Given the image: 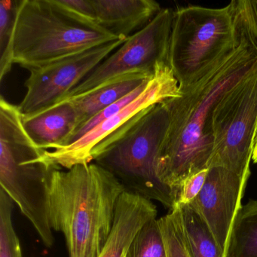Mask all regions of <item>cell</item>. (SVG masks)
<instances>
[{
    "label": "cell",
    "mask_w": 257,
    "mask_h": 257,
    "mask_svg": "<svg viewBox=\"0 0 257 257\" xmlns=\"http://www.w3.org/2000/svg\"><path fill=\"white\" fill-rule=\"evenodd\" d=\"M256 66V55L240 43L198 82L180 88L181 96L164 101L168 124L157 162L158 174L164 183L180 193L189 177L208 169L213 151L210 118L213 106Z\"/></svg>",
    "instance_id": "1"
},
{
    "label": "cell",
    "mask_w": 257,
    "mask_h": 257,
    "mask_svg": "<svg viewBox=\"0 0 257 257\" xmlns=\"http://www.w3.org/2000/svg\"><path fill=\"white\" fill-rule=\"evenodd\" d=\"M125 188L94 162L55 168L49 189V220L62 233L69 257H99L110 236Z\"/></svg>",
    "instance_id": "2"
},
{
    "label": "cell",
    "mask_w": 257,
    "mask_h": 257,
    "mask_svg": "<svg viewBox=\"0 0 257 257\" xmlns=\"http://www.w3.org/2000/svg\"><path fill=\"white\" fill-rule=\"evenodd\" d=\"M24 127L19 107L0 98V184L50 248L55 237L49 220L52 165Z\"/></svg>",
    "instance_id": "3"
},
{
    "label": "cell",
    "mask_w": 257,
    "mask_h": 257,
    "mask_svg": "<svg viewBox=\"0 0 257 257\" xmlns=\"http://www.w3.org/2000/svg\"><path fill=\"white\" fill-rule=\"evenodd\" d=\"M168 124V109L161 102L99 143L91 158L116 177L127 192L159 201L171 210L179 192L159 178L157 163Z\"/></svg>",
    "instance_id": "4"
},
{
    "label": "cell",
    "mask_w": 257,
    "mask_h": 257,
    "mask_svg": "<svg viewBox=\"0 0 257 257\" xmlns=\"http://www.w3.org/2000/svg\"><path fill=\"white\" fill-rule=\"evenodd\" d=\"M118 40L100 27L73 19L55 0H19L13 64L28 70L40 68Z\"/></svg>",
    "instance_id": "5"
},
{
    "label": "cell",
    "mask_w": 257,
    "mask_h": 257,
    "mask_svg": "<svg viewBox=\"0 0 257 257\" xmlns=\"http://www.w3.org/2000/svg\"><path fill=\"white\" fill-rule=\"evenodd\" d=\"M237 46L228 5L218 9L188 6L174 10L168 65L180 88L198 82Z\"/></svg>",
    "instance_id": "6"
},
{
    "label": "cell",
    "mask_w": 257,
    "mask_h": 257,
    "mask_svg": "<svg viewBox=\"0 0 257 257\" xmlns=\"http://www.w3.org/2000/svg\"><path fill=\"white\" fill-rule=\"evenodd\" d=\"M256 122L257 66L225 91L213 106L209 168L222 167L249 179Z\"/></svg>",
    "instance_id": "7"
},
{
    "label": "cell",
    "mask_w": 257,
    "mask_h": 257,
    "mask_svg": "<svg viewBox=\"0 0 257 257\" xmlns=\"http://www.w3.org/2000/svg\"><path fill=\"white\" fill-rule=\"evenodd\" d=\"M173 15L174 10L162 9L147 26L132 34L112 55L103 60L63 101L91 92L124 75L154 76L159 65L168 64Z\"/></svg>",
    "instance_id": "8"
},
{
    "label": "cell",
    "mask_w": 257,
    "mask_h": 257,
    "mask_svg": "<svg viewBox=\"0 0 257 257\" xmlns=\"http://www.w3.org/2000/svg\"><path fill=\"white\" fill-rule=\"evenodd\" d=\"M126 40L100 45L89 50L29 70L27 93L18 106L22 116H29L61 103L103 60Z\"/></svg>",
    "instance_id": "9"
},
{
    "label": "cell",
    "mask_w": 257,
    "mask_h": 257,
    "mask_svg": "<svg viewBox=\"0 0 257 257\" xmlns=\"http://www.w3.org/2000/svg\"><path fill=\"white\" fill-rule=\"evenodd\" d=\"M181 94L178 82L169 65L162 64L136 100L73 144L64 148L47 150L46 158L52 165L66 170L76 165L91 163V153L103 139L144 115L154 105Z\"/></svg>",
    "instance_id": "10"
},
{
    "label": "cell",
    "mask_w": 257,
    "mask_h": 257,
    "mask_svg": "<svg viewBox=\"0 0 257 257\" xmlns=\"http://www.w3.org/2000/svg\"><path fill=\"white\" fill-rule=\"evenodd\" d=\"M247 180L226 168L212 167L199 195L190 203L210 227L225 257Z\"/></svg>",
    "instance_id": "11"
},
{
    "label": "cell",
    "mask_w": 257,
    "mask_h": 257,
    "mask_svg": "<svg viewBox=\"0 0 257 257\" xmlns=\"http://www.w3.org/2000/svg\"><path fill=\"white\" fill-rule=\"evenodd\" d=\"M157 213L153 201L125 191L118 200L110 236L99 257H124L138 232L156 219Z\"/></svg>",
    "instance_id": "12"
},
{
    "label": "cell",
    "mask_w": 257,
    "mask_h": 257,
    "mask_svg": "<svg viewBox=\"0 0 257 257\" xmlns=\"http://www.w3.org/2000/svg\"><path fill=\"white\" fill-rule=\"evenodd\" d=\"M97 25L120 39L147 26L162 10L154 0H92Z\"/></svg>",
    "instance_id": "13"
},
{
    "label": "cell",
    "mask_w": 257,
    "mask_h": 257,
    "mask_svg": "<svg viewBox=\"0 0 257 257\" xmlns=\"http://www.w3.org/2000/svg\"><path fill=\"white\" fill-rule=\"evenodd\" d=\"M22 122L30 138L46 150L67 147L79 127L77 112L70 101H63L38 113L22 116Z\"/></svg>",
    "instance_id": "14"
},
{
    "label": "cell",
    "mask_w": 257,
    "mask_h": 257,
    "mask_svg": "<svg viewBox=\"0 0 257 257\" xmlns=\"http://www.w3.org/2000/svg\"><path fill=\"white\" fill-rule=\"evenodd\" d=\"M153 76L144 73L124 75L109 81L91 92L67 100L71 102L77 112L79 127L112 103L135 91L144 82L150 80Z\"/></svg>",
    "instance_id": "15"
},
{
    "label": "cell",
    "mask_w": 257,
    "mask_h": 257,
    "mask_svg": "<svg viewBox=\"0 0 257 257\" xmlns=\"http://www.w3.org/2000/svg\"><path fill=\"white\" fill-rule=\"evenodd\" d=\"M177 205L181 212L185 243L189 257H225L199 212L191 204Z\"/></svg>",
    "instance_id": "16"
},
{
    "label": "cell",
    "mask_w": 257,
    "mask_h": 257,
    "mask_svg": "<svg viewBox=\"0 0 257 257\" xmlns=\"http://www.w3.org/2000/svg\"><path fill=\"white\" fill-rule=\"evenodd\" d=\"M226 257H257V201L242 205L230 235Z\"/></svg>",
    "instance_id": "17"
},
{
    "label": "cell",
    "mask_w": 257,
    "mask_h": 257,
    "mask_svg": "<svg viewBox=\"0 0 257 257\" xmlns=\"http://www.w3.org/2000/svg\"><path fill=\"white\" fill-rule=\"evenodd\" d=\"M228 6L237 44L246 45L257 56V1L232 0Z\"/></svg>",
    "instance_id": "18"
},
{
    "label": "cell",
    "mask_w": 257,
    "mask_h": 257,
    "mask_svg": "<svg viewBox=\"0 0 257 257\" xmlns=\"http://www.w3.org/2000/svg\"><path fill=\"white\" fill-rule=\"evenodd\" d=\"M19 0L0 2V80L13 67V41Z\"/></svg>",
    "instance_id": "19"
},
{
    "label": "cell",
    "mask_w": 257,
    "mask_h": 257,
    "mask_svg": "<svg viewBox=\"0 0 257 257\" xmlns=\"http://www.w3.org/2000/svg\"><path fill=\"white\" fill-rule=\"evenodd\" d=\"M14 202L0 190V257H24L20 240L13 225Z\"/></svg>",
    "instance_id": "20"
},
{
    "label": "cell",
    "mask_w": 257,
    "mask_h": 257,
    "mask_svg": "<svg viewBox=\"0 0 257 257\" xmlns=\"http://www.w3.org/2000/svg\"><path fill=\"white\" fill-rule=\"evenodd\" d=\"M124 257H167L157 219L150 221L138 232Z\"/></svg>",
    "instance_id": "21"
},
{
    "label": "cell",
    "mask_w": 257,
    "mask_h": 257,
    "mask_svg": "<svg viewBox=\"0 0 257 257\" xmlns=\"http://www.w3.org/2000/svg\"><path fill=\"white\" fill-rule=\"evenodd\" d=\"M158 222L167 257H189L185 243L180 207L176 205L168 214L158 219Z\"/></svg>",
    "instance_id": "22"
},
{
    "label": "cell",
    "mask_w": 257,
    "mask_h": 257,
    "mask_svg": "<svg viewBox=\"0 0 257 257\" xmlns=\"http://www.w3.org/2000/svg\"><path fill=\"white\" fill-rule=\"evenodd\" d=\"M152 79H153V78H152ZM151 79H150V80H151ZM150 80L144 82L143 85L138 87L135 91H132V93L127 94V96L123 97L122 99L118 100V101L112 103L110 106H108L106 109H103L101 112L97 113L95 116L93 117L92 118H91L89 121H87L83 125L79 127V128L76 130V132L73 134V137H72L71 140H70V144H73L75 141H78L79 138L86 135L88 132L94 129V127H97L100 123L103 122V121L109 119V118H110L111 117L113 116V115H116L120 111L122 110L124 108H125L127 105L130 104L134 100H136V99L144 92V90L147 88V85H148ZM70 144H69V145H70Z\"/></svg>",
    "instance_id": "23"
},
{
    "label": "cell",
    "mask_w": 257,
    "mask_h": 257,
    "mask_svg": "<svg viewBox=\"0 0 257 257\" xmlns=\"http://www.w3.org/2000/svg\"><path fill=\"white\" fill-rule=\"evenodd\" d=\"M57 5L73 19L85 25H97L95 9L92 0H55ZM101 28V27H100Z\"/></svg>",
    "instance_id": "24"
},
{
    "label": "cell",
    "mask_w": 257,
    "mask_h": 257,
    "mask_svg": "<svg viewBox=\"0 0 257 257\" xmlns=\"http://www.w3.org/2000/svg\"><path fill=\"white\" fill-rule=\"evenodd\" d=\"M208 169L191 176L182 185L177 204H190L199 195L207 179Z\"/></svg>",
    "instance_id": "25"
},
{
    "label": "cell",
    "mask_w": 257,
    "mask_h": 257,
    "mask_svg": "<svg viewBox=\"0 0 257 257\" xmlns=\"http://www.w3.org/2000/svg\"><path fill=\"white\" fill-rule=\"evenodd\" d=\"M252 161L257 165V122L255 126V134L253 138V150H252Z\"/></svg>",
    "instance_id": "26"
}]
</instances>
